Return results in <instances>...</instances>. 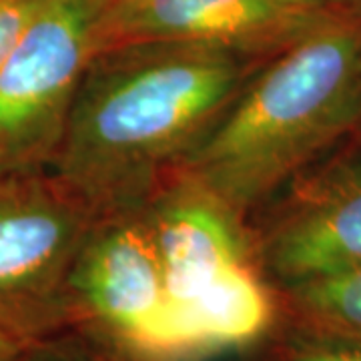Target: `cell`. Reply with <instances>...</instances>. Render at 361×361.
I'll return each mask as SVG.
<instances>
[{"label": "cell", "mask_w": 361, "mask_h": 361, "mask_svg": "<svg viewBox=\"0 0 361 361\" xmlns=\"http://www.w3.org/2000/svg\"><path fill=\"white\" fill-rule=\"evenodd\" d=\"M265 61L169 40L97 52L51 171L99 217L139 211Z\"/></svg>", "instance_id": "6da1fadb"}, {"label": "cell", "mask_w": 361, "mask_h": 361, "mask_svg": "<svg viewBox=\"0 0 361 361\" xmlns=\"http://www.w3.org/2000/svg\"><path fill=\"white\" fill-rule=\"evenodd\" d=\"M339 11L336 0H109L99 52L169 40L265 61Z\"/></svg>", "instance_id": "ba28073f"}, {"label": "cell", "mask_w": 361, "mask_h": 361, "mask_svg": "<svg viewBox=\"0 0 361 361\" xmlns=\"http://www.w3.org/2000/svg\"><path fill=\"white\" fill-rule=\"evenodd\" d=\"M47 0H0V68Z\"/></svg>", "instance_id": "7c38bea8"}, {"label": "cell", "mask_w": 361, "mask_h": 361, "mask_svg": "<svg viewBox=\"0 0 361 361\" xmlns=\"http://www.w3.org/2000/svg\"><path fill=\"white\" fill-rule=\"evenodd\" d=\"M142 211L175 311L207 360L253 351L277 329L281 295L259 265L247 221L177 173Z\"/></svg>", "instance_id": "3957f363"}, {"label": "cell", "mask_w": 361, "mask_h": 361, "mask_svg": "<svg viewBox=\"0 0 361 361\" xmlns=\"http://www.w3.org/2000/svg\"><path fill=\"white\" fill-rule=\"evenodd\" d=\"M336 4L349 11H361V0H336Z\"/></svg>", "instance_id": "5bb4252c"}, {"label": "cell", "mask_w": 361, "mask_h": 361, "mask_svg": "<svg viewBox=\"0 0 361 361\" xmlns=\"http://www.w3.org/2000/svg\"><path fill=\"white\" fill-rule=\"evenodd\" d=\"M253 361H361V339L295 322L283 313L277 329L253 349Z\"/></svg>", "instance_id": "30bf717a"}, {"label": "cell", "mask_w": 361, "mask_h": 361, "mask_svg": "<svg viewBox=\"0 0 361 361\" xmlns=\"http://www.w3.org/2000/svg\"><path fill=\"white\" fill-rule=\"evenodd\" d=\"M355 133H357V135H361V121H360V127H357V130H355ZM355 133H353V135H355Z\"/></svg>", "instance_id": "9a60e30c"}, {"label": "cell", "mask_w": 361, "mask_h": 361, "mask_svg": "<svg viewBox=\"0 0 361 361\" xmlns=\"http://www.w3.org/2000/svg\"><path fill=\"white\" fill-rule=\"evenodd\" d=\"M28 348L30 345L26 341L0 329V361H20Z\"/></svg>", "instance_id": "4fadbf2b"}, {"label": "cell", "mask_w": 361, "mask_h": 361, "mask_svg": "<svg viewBox=\"0 0 361 361\" xmlns=\"http://www.w3.org/2000/svg\"><path fill=\"white\" fill-rule=\"evenodd\" d=\"M279 295L287 317L361 339V265Z\"/></svg>", "instance_id": "9c48e42d"}, {"label": "cell", "mask_w": 361, "mask_h": 361, "mask_svg": "<svg viewBox=\"0 0 361 361\" xmlns=\"http://www.w3.org/2000/svg\"><path fill=\"white\" fill-rule=\"evenodd\" d=\"M97 219L52 171L0 173V329L35 345L73 327L68 279Z\"/></svg>", "instance_id": "5b68a950"}, {"label": "cell", "mask_w": 361, "mask_h": 361, "mask_svg": "<svg viewBox=\"0 0 361 361\" xmlns=\"http://www.w3.org/2000/svg\"><path fill=\"white\" fill-rule=\"evenodd\" d=\"M73 327L129 361H207L171 301L145 211L99 217L68 279Z\"/></svg>", "instance_id": "277c9868"}, {"label": "cell", "mask_w": 361, "mask_h": 361, "mask_svg": "<svg viewBox=\"0 0 361 361\" xmlns=\"http://www.w3.org/2000/svg\"><path fill=\"white\" fill-rule=\"evenodd\" d=\"M247 229L279 293L361 265V135L297 173L247 219Z\"/></svg>", "instance_id": "52a82bcc"}, {"label": "cell", "mask_w": 361, "mask_h": 361, "mask_svg": "<svg viewBox=\"0 0 361 361\" xmlns=\"http://www.w3.org/2000/svg\"><path fill=\"white\" fill-rule=\"evenodd\" d=\"M109 0H47L0 68V173L51 171Z\"/></svg>", "instance_id": "8992f818"}, {"label": "cell", "mask_w": 361, "mask_h": 361, "mask_svg": "<svg viewBox=\"0 0 361 361\" xmlns=\"http://www.w3.org/2000/svg\"><path fill=\"white\" fill-rule=\"evenodd\" d=\"M361 121V11L273 54L175 173L247 221Z\"/></svg>", "instance_id": "7a4b0ae2"}, {"label": "cell", "mask_w": 361, "mask_h": 361, "mask_svg": "<svg viewBox=\"0 0 361 361\" xmlns=\"http://www.w3.org/2000/svg\"><path fill=\"white\" fill-rule=\"evenodd\" d=\"M20 361H129L118 351L78 329H66L59 336L30 345Z\"/></svg>", "instance_id": "8fae6325"}]
</instances>
